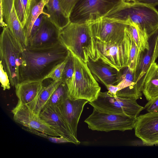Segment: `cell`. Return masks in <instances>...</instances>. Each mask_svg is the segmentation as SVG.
Instances as JSON below:
<instances>
[{
    "mask_svg": "<svg viewBox=\"0 0 158 158\" xmlns=\"http://www.w3.org/2000/svg\"><path fill=\"white\" fill-rule=\"evenodd\" d=\"M69 53L60 41L43 47L27 46L22 53L20 68V82L44 81L56 65L68 57Z\"/></svg>",
    "mask_w": 158,
    "mask_h": 158,
    "instance_id": "obj_1",
    "label": "cell"
},
{
    "mask_svg": "<svg viewBox=\"0 0 158 158\" xmlns=\"http://www.w3.org/2000/svg\"><path fill=\"white\" fill-rule=\"evenodd\" d=\"M103 17L126 25L134 23L145 30L149 37L158 30V10L132 0H119Z\"/></svg>",
    "mask_w": 158,
    "mask_h": 158,
    "instance_id": "obj_2",
    "label": "cell"
},
{
    "mask_svg": "<svg viewBox=\"0 0 158 158\" xmlns=\"http://www.w3.org/2000/svg\"><path fill=\"white\" fill-rule=\"evenodd\" d=\"M60 40L72 54L85 63L89 59L95 60L99 58L96 40L86 23L70 21L60 30Z\"/></svg>",
    "mask_w": 158,
    "mask_h": 158,
    "instance_id": "obj_3",
    "label": "cell"
},
{
    "mask_svg": "<svg viewBox=\"0 0 158 158\" xmlns=\"http://www.w3.org/2000/svg\"><path fill=\"white\" fill-rule=\"evenodd\" d=\"M23 50L8 27L3 28L0 36V62L13 86L20 82V68Z\"/></svg>",
    "mask_w": 158,
    "mask_h": 158,
    "instance_id": "obj_4",
    "label": "cell"
},
{
    "mask_svg": "<svg viewBox=\"0 0 158 158\" xmlns=\"http://www.w3.org/2000/svg\"><path fill=\"white\" fill-rule=\"evenodd\" d=\"M75 72L72 85L69 91V98L72 100L84 99L89 102L96 99L101 87L94 77L87 63L73 55Z\"/></svg>",
    "mask_w": 158,
    "mask_h": 158,
    "instance_id": "obj_5",
    "label": "cell"
},
{
    "mask_svg": "<svg viewBox=\"0 0 158 158\" xmlns=\"http://www.w3.org/2000/svg\"><path fill=\"white\" fill-rule=\"evenodd\" d=\"M89 103L100 112L125 114L135 118L145 109L136 100L118 97L108 91L100 92L96 99Z\"/></svg>",
    "mask_w": 158,
    "mask_h": 158,
    "instance_id": "obj_6",
    "label": "cell"
},
{
    "mask_svg": "<svg viewBox=\"0 0 158 158\" xmlns=\"http://www.w3.org/2000/svg\"><path fill=\"white\" fill-rule=\"evenodd\" d=\"M136 118L125 114L101 112L94 108L92 113L84 122L89 128L93 131H124L134 128Z\"/></svg>",
    "mask_w": 158,
    "mask_h": 158,
    "instance_id": "obj_7",
    "label": "cell"
},
{
    "mask_svg": "<svg viewBox=\"0 0 158 158\" xmlns=\"http://www.w3.org/2000/svg\"><path fill=\"white\" fill-rule=\"evenodd\" d=\"M97 51L99 58L118 70L128 66L129 45L125 30L123 39L117 42L104 43L96 40Z\"/></svg>",
    "mask_w": 158,
    "mask_h": 158,
    "instance_id": "obj_8",
    "label": "cell"
},
{
    "mask_svg": "<svg viewBox=\"0 0 158 158\" xmlns=\"http://www.w3.org/2000/svg\"><path fill=\"white\" fill-rule=\"evenodd\" d=\"M119 0H81L70 16L71 22L85 23L103 17Z\"/></svg>",
    "mask_w": 158,
    "mask_h": 158,
    "instance_id": "obj_9",
    "label": "cell"
},
{
    "mask_svg": "<svg viewBox=\"0 0 158 158\" xmlns=\"http://www.w3.org/2000/svg\"><path fill=\"white\" fill-rule=\"evenodd\" d=\"M86 23L95 40L104 43L122 40L124 38L125 30L127 25L103 17Z\"/></svg>",
    "mask_w": 158,
    "mask_h": 158,
    "instance_id": "obj_10",
    "label": "cell"
},
{
    "mask_svg": "<svg viewBox=\"0 0 158 158\" xmlns=\"http://www.w3.org/2000/svg\"><path fill=\"white\" fill-rule=\"evenodd\" d=\"M14 121L25 127L33 128L53 136H60L47 123L35 113L28 106L19 102L11 110Z\"/></svg>",
    "mask_w": 158,
    "mask_h": 158,
    "instance_id": "obj_11",
    "label": "cell"
},
{
    "mask_svg": "<svg viewBox=\"0 0 158 158\" xmlns=\"http://www.w3.org/2000/svg\"><path fill=\"white\" fill-rule=\"evenodd\" d=\"M39 115L60 136L63 137L71 143L77 145L80 144V142L72 133L58 106L45 105Z\"/></svg>",
    "mask_w": 158,
    "mask_h": 158,
    "instance_id": "obj_12",
    "label": "cell"
},
{
    "mask_svg": "<svg viewBox=\"0 0 158 158\" xmlns=\"http://www.w3.org/2000/svg\"><path fill=\"white\" fill-rule=\"evenodd\" d=\"M135 135L146 146L158 143V112H148L139 115L134 127Z\"/></svg>",
    "mask_w": 158,
    "mask_h": 158,
    "instance_id": "obj_13",
    "label": "cell"
},
{
    "mask_svg": "<svg viewBox=\"0 0 158 158\" xmlns=\"http://www.w3.org/2000/svg\"><path fill=\"white\" fill-rule=\"evenodd\" d=\"M149 43L148 49L140 52L135 71L136 81L142 92L143 78L158 56V30L149 37Z\"/></svg>",
    "mask_w": 158,
    "mask_h": 158,
    "instance_id": "obj_14",
    "label": "cell"
},
{
    "mask_svg": "<svg viewBox=\"0 0 158 158\" xmlns=\"http://www.w3.org/2000/svg\"><path fill=\"white\" fill-rule=\"evenodd\" d=\"M87 64L96 80L106 87L110 85H117L119 82L121 76L120 70L105 63L101 59L95 60L89 59Z\"/></svg>",
    "mask_w": 158,
    "mask_h": 158,
    "instance_id": "obj_15",
    "label": "cell"
},
{
    "mask_svg": "<svg viewBox=\"0 0 158 158\" xmlns=\"http://www.w3.org/2000/svg\"><path fill=\"white\" fill-rule=\"evenodd\" d=\"M120 71V81L116 85L118 89L116 95L122 98L136 100L141 98L142 92L136 81L135 71L126 66L121 69Z\"/></svg>",
    "mask_w": 158,
    "mask_h": 158,
    "instance_id": "obj_16",
    "label": "cell"
},
{
    "mask_svg": "<svg viewBox=\"0 0 158 158\" xmlns=\"http://www.w3.org/2000/svg\"><path fill=\"white\" fill-rule=\"evenodd\" d=\"M60 30L49 20L46 15L28 46L40 47L56 44L60 41Z\"/></svg>",
    "mask_w": 158,
    "mask_h": 158,
    "instance_id": "obj_17",
    "label": "cell"
},
{
    "mask_svg": "<svg viewBox=\"0 0 158 158\" xmlns=\"http://www.w3.org/2000/svg\"><path fill=\"white\" fill-rule=\"evenodd\" d=\"M89 102L84 99L72 100L67 99L58 106L74 136L77 137L78 122L85 104Z\"/></svg>",
    "mask_w": 158,
    "mask_h": 158,
    "instance_id": "obj_18",
    "label": "cell"
},
{
    "mask_svg": "<svg viewBox=\"0 0 158 158\" xmlns=\"http://www.w3.org/2000/svg\"><path fill=\"white\" fill-rule=\"evenodd\" d=\"M43 80L23 81L15 86L18 102L27 106L31 110L43 89Z\"/></svg>",
    "mask_w": 158,
    "mask_h": 158,
    "instance_id": "obj_19",
    "label": "cell"
},
{
    "mask_svg": "<svg viewBox=\"0 0 158 158\" xmlns=\"http://www.w3.org/2000/svg\"><path fill=\"white\" fill-rule=\"evenodd\" d=\"M142 93L148 101L158 97V64H153L144 75L142 83Z\"/></svg>",
    "mask_w": 158,
    "mask_h": 158,
    "instance_id": "obj_20",
    "label": "cell"
},
{
    "mask_svg": "<svg viewBox=\"0 0 158 158\" xmlns=\"http://www.w3.org/2000/svg\"><path fill=\"white\" fill-rule=\"evenodd\" d=\"M44 11L49 20L60 30L70 22L69 18L64 12L59 0H48Z\"/></svg>",
    "mask_w": 158,
    "mask_h": 158,
    "instance_id": "obj_21",
    "label": "cell"
},
{
    "mask_svg": "<svg viewBox=\"0 0 158 158\" xmlns=\"http://www.w3.org/2000/svg\"><path fill=\"white\" fill-rule=\"evenodd\" d=\"M48 0H31L28 15L23 29L27 43L32 26L38 17L44 13V9Z\"/></svg>",
    "mask_w": 158,
    "mask_h": 158,
    "instance_id": "obj_22",
    "label": "cell"
},
{
    "mask_svg": "<svg viewBox=\"0 0 158 158\" xmlns=\"http://www.w3.org/2000/svg\"><path fill=\"white\" fill-rule=\"evenodd\" d=\"M126 27L140 52L148 49L149 37L145 30L134 23L127 25Z\"/></svg>",
    "mask_w": 158,
    "mask_h": 158,
    "instance_id": "obj_23",
    "label": "cell"
},
{
    "mask_svg": "<svg viewBox=\"0 0 158 158\" xmlns=\"http://www.w3.org/2000/svg\"><path fill=\"white\" fill-rule=\"evenodd\" d=\"M62 82L60 81H53L48 86L44 87L31 109L35 113L39 115L53 92Z\"/></svg>",
    "mask_w": 158,
    "mask_h": 158,
    "instance_id": "obj_24",
    "label": "cell"
},
{
    "mask_svg": "<svg viewBox=\"0 0 158 158\" xmlns=\"http://www.w3.org/2000/svg\"><path fill=\"white\" fill-rule=\"evenodd\" d=\"M68 98V87L65 83L62 82L53 92L46 105L59 106Z\"/></svg>",
    "mask_w": 158,
    "mask_h": 158,
    "instance_id": "obj_25",
    "label": "cell"
},
{
    "mask_svg": "<svg viewBox=\"0 0 158 158\" xmlns=\"http://www.w3.org/2000/svg\"><path fill=\"white\" fill-rule=\"evenodd\" d=\"M75 66L73 56L70 52L68 61L63 71L62 81L67 85L68 91L72 86L74 75Z\"/></svg>",
    "mask_w": 158,
    "mask_h": 158,
    "instance_id": "obj_26",
    "label": "cell"
},
{
    "mask_svg": "<svg viewBox=\"0 0 158 158\" xmlns=\"http://www.w3.org/2000/svg\"><path fill=\"white\" fill-rule=\"evenodd\" d=\"M31 0H14V5L19 19L23 28L28 15Z\"/></svg>",
    "mask_w": 158,
    "mask_h": 158,
    "instance_id": "obj_27",
    "label": "cell"
},
{
    "mask_svg": "<svg viewBox=\"0 0 158 158\" xmlns=\"http://www.w3.org/2000/svg\"><path fill=\"white\" fill-rule=\"evenodd\" d=\"M68 57L64 61L56 65L44 78V80L48 78H51L53 81H62V77L63 71L65 64L68 61Z\"/></svg>",
    "mask_w": 158,
    "mask_h": 158,
    "instance_id": "obj_28",
    "label": "cell"
},
{
    "mask_svg": "<svg viewBox=\"0 0 158 158\" xmlns=\"http://www.w3.org/2000/svg\"><path fill=\"white\" fill-rule=\"evenodd\" d=\"M65 14L70 18L71 13L76 6L81 0H59Z\"/></svg>",
    "mask_w": 158,
    "mask_h": 158,
    "instance_id": "obj_29",
    "label": "cell"
},
{
    "mask_svg": "<svg viewBox=\"0 0 158 158\" xmlns=\"http://www.w3.org/2000/svg\"><path fill=\"white\" fill-rule=\"evenodd\" d=\"M46 15H47L44 12L42 13L40 15L34 23L31 30L29 39L27 41V46L29 44L39 30L44 18Z\"/></svg>",
    "mask_w": 158,
    "mask_h": 158,
    "instance_id": "obj_30",
    "label": "cell"
},
{
    "mask_svg": "<svg viewBox=\"0 0 158 158\" xmlns=\"http://www.w3.org/2000/svg\"><path fill=\"white\" fill-rule=\"evenodd\" d=\"M0 81L1 86L4 90L9 89L10 88V82L9 76L4 70L3 66L0 62Z\"/></svg>",
    "mask_w": 158,
    "mask_h": 158,
    "instance_id": "obj_31",
    "label": "cell"
},
{
    "mask_svg": "<svg viewBox=\"0 0 158 158\" xmlns=\"http://www.w3.org/2000/svg\"><path fill=\"white\" fill-rule=\"evenodd\" d=\"M144 108L148 112H158V97L148 101L145 105Z\"/></svg>",
    "mask_w": 158,
    "mask_h": 158,
    "instance_id": "obj_32",
    "label": "cell"
},
{
    "mask_svg": "<svg viewBox=\"0 0 158 158\" xmlns=\"http://www.w3.org/2000/svg\"><path fill=\"white\" fill-rule=\"evenodd\" d=\"M47 139L50 142L56 143H70L67 139L63 136L58 137L56 136L48 135Z\"/></svg>",
    "mask_w": 158,
    "mask_h": 158,
    "instance_id": "obj_33",
    "label": "cell"
},
{
    "mask_svg": "<svg viewBox=\"0 0 158 158\" xmlns=\"http://www.w3.org/2000/svg\"><path fill=\"white\" fill-rule=\"evenodd\" d=\"M135 2L152 6H158V0H132Z\"/></svg>",
    "mask_w": 158,
    "mask_h": 158,
    "instance_id": "obj_34",
    "label": "cell"
},
{
    "mask_svg": "<svg viewBox=\"0 0 158 158\" xmlns=\"http://www.w3.org/2000/svg\"><path fill=\"white\" fill-rule=\"evenodd\" d=\"M24 128L25 130L30 133L45 138L47 139L48 135H49L45 133L33 128L25 127Z\"/></svg>",
    "mask_w": 158,
    "mask_h": 158,
    "instance_id": "obj_35",
    "label": "cell"
},
{
    "mask_svg": "<svg viewBox=\"0 0 158 158\" xmlns=\"http://www.w3.org/2000/svg\"><path fill=\"white\" fill-rule=\"evenodd\" d=\"M0 26L2 28L7 26L4 20L2 0H0Z\"/></svg>",
    "mask_w": 158,
    "mask_h": 158,
    "instance_id": "obj_36",
    "label": "cell"
},
{
    "mask_svg": "<svg viewBox=\"0 0 158 158\" xmlns=\"http://www.w3.org/2000/svg\"><path fill=\"white\" fill-rule=\"evenodd\" d=\"M131 144L133 146H146L144 143L140 139V140L132 141L131 142Z\"/></svg>",
    "mask_w": 158,
    "mask_h": 158,
    "instance_id": "obj_37",
    "label": "cell"
},
{
    "mask_svg": "<svg viewBox=\"0 0 158 158\" xmlns=\"http://www.w3.org/2000/svg\"><path fill=\"white\" fill-rule=\"evenodd\" d=\"M156 145H158V143L156 144Z\"/></svg>",
    "mask_w": 158,
    "mask_h": 158,
    "instance_id": "obj_38",
    "label": "cell"
}]
</instances>
